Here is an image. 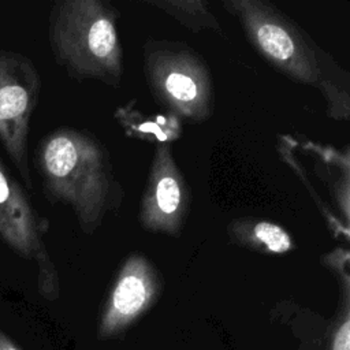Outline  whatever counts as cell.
Returning <instances> with one entry per match:
<instances>
[{
	"label": "cell",
	"instance_id": "cell-7",
	"mask_svg": "<svg viewBox=\"0 0 350 350\" xmlns=\"http://www.w3.org/2000/svg\"><path fill=\"white\" fill-rule=\"evenodd\" d=\"M38 90L40 79L29 60L22 56H0V137L29 185L26 138Z\"/></svg>",
	"mask_w": 350,
	"mask_h": 350
},
{
	"label": "cell",
	"instance_id": "cell-8",
	"mask_svg": "<svg viewBox=\"0 0 350 350\" xmlns=\"http://www.w3.org/2000/svg\"><path fill=\"white\" fill-rule=\"evenodd\" d=\"M0 234L19 253L33 257L40 264L42 294L55 299L59 294L56 271L45 252L31 206L18 185L0 163Z\"/></svg>",
	"mask_w": 350,
	"mask_h": 350
},
{
	"label": "cell",
	"instance_id": "cell-5",
	"mask_svg": "<svg viewBox=\"0 0 350 350\" xmlns=\"http://www.w3.org/2000/svg\"><path fill=\"white\" fill-rule=\"evenodd\" d=\"M163 278L156 265L141 253L129 254L119 267L97 320V339L123 335L157 302Z\"/></svg>",
	"mask_w": 350,
	"mask_h": 350
},
{
	"label": "cell",
	"instance_id": "cell-2",
	"mask_svg": "<svg viewBox=\"0 0 350 350\" xmlns=\"http://www.w3.org/2000/svg\"><path fill=\"white\" fill-rule=\"evenodd\" d=\"M38 168L49 198L70 206L85 234H93L123 202L107 148L92 134L70 127L44 138Z\"/></svg>",
	"mask_w": 350,
	"mask_h": 350
},
{
	"label": "cell",
	"instance_id": "cell-11",
	"mask_svg": "<svg viewBox=\"0 0 350 350\" xmlns=\"http://www.w3.org/2000/svg\"><path fill=\"white\" fill-rule=\"evenodd\" d=\"M342 297L329 334L328 350H350V280L340 276Z\"/></svg>",
	"mask_w": 350,
	"mask_h": 350
},
{
	"label": "cell",
	"instance_id": "cell-9",
	"mask_svg": "<svg viewBox=\"0 0 350 350\" xmlns=\"http://www.w3.org/2000/svg\"><path fill=\"white\" fill-rule=\"evenodd\" d=\"M227 232L231 242L258 253L284 254L294 247L288 232L268 220H257L253 217L238 219L230 223Z\"/></svg>",
	"mask_w": 350,
	"mask_h": 350
},
{
	"label": "cell",
	"instance_id": "cell-3",
	"mask_svg": "<svg viewBox=\"0 0 350 350\" xmlns=\"http://www.w3.org/2000/svg\"><path fill=\"white\" fill-rule=\"evenodd\" d=\"M53 55L68 75L119 88L124 74L119 12L107 0H63L51 12Z\"/></svg>",
	"mask_w": 350,
	"mask_h": 350
},
{
	"label": "cell",
	"instance_id": "cell-6",
	"mask_svg": "<svg viewBox=\"0 0 350 350\" xmlns=\"http://www.w3.org/2000/svg\"><path fill=\"white\" fill-rule=\"evenodd\" d=\"M190 211V187L171 145L157 142L139 201L138 221L153 234L179 237Z\"/></svg>",
	"mask_w": 350,
	"mask_h": 350
},
{
	"label": "cell",
	"instance_id": "cell-1",
	"mask_svg": "<svg viewBox=\"0 0 350 350\" xmlns=\"http://www.w3.org/2000/svg\"><path fill=\"white\" fill-rule=\"evenodd\" d=\"M250 45L288 79L310 86L334 120L350 116V75L294 19L268 0H224Z\"/></svg>",
	"mask_w": 350,
	"mask_h": 350
},
{
	"label": "cell",
	"instance_id": "cell-4",
	"mask_svg": "<svg viewBox=\"0 0 350 350\" xmlns=\"http://www.w3.org/2000/svg\"><path fill=\"white\" fill-rule=\"evenodd\" d=\"M142 71L154 100L176 122L200 124L215 108L213 81L202 56L183 41L148 38Z\"/></svg>",
	"mask_w": 350,
	"mask_h": 350
},
{
	"label": "cell",
	"instance_id": "cell-10",
	"mask_svg": "<svg viewBox=\"0 0 350 350\" xmlns=\"http://www.w3.org/2000/svg\"><path fill=\"white\" fill-rule=\"evenodd\" d=\"M145 4L159 8L194 33L212 30L223 34L219 19L205 0H146Z\"/></svg>",
	"mask_w": 350,
	"mask_h": 350
},
{
	"label": "cell",
	"instance_id": "cell-12",
	"mask_svg": "<svg viewBox=\"0 0 350 350\" xmlns=\"http://www.w3.org/2000/svg\"><path fill=\"white\" fill-rule=\"evenodd\" d=\"M0 350H21L4 332L0 331Z\"/></svg>",
	"mask_w": 350,
	"mask_h": 350
}]
</instances>
